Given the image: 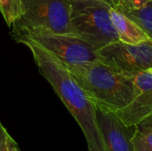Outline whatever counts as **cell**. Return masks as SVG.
<instances>
[{"instance_id": "1", "label": "cell", "mask_w": 152, "mask_h": 151, "mask_svg": "<svg viewBox=\"0 0 152 151\" xmlns=\"http://www.w3.org/2000/svg\"><path fill=\"white\" fill-rule=\"evenodd\" d=\"M30 50L40 74L52 85L81 128L89 151H108L96 118V107L70 74L66 65L28 40H20Z\"/></svg>"}, {"instance_id": "2", "label": "cell", "mask_w": 152, "mask_h": 151, "mask_svg": "<svg viewBox=\"0 0 152 151\" xmlns=\"http://www.w3.org/2000/svg\"><path fill=\"white\" fill-rule=\"evenodd\" d=\"M65 65L96 107L117 112L133 101V77L121 74L101 61Z\"/></svg>"}, {"instance_id": "3", "label": "cell", "mask_w": 152, "mask_h": 151, "mask_svg": "<svg viewBox=\"0 0 152 151\" xmlns=\"http://www.w3.org/2000/svg\"><path fill=\"white\" fill-rule=\"evenodd\" d=\"M12 26L15 39L39 33L73 35L69 0H21V12Z\"/></svg>"}, {"instance_id": "4", "label": "cell", "mask_w": 152, "mask_h": 151, "mask_svg": "<svg viewBox=\"0 0 152 151\" xmlns=\"http://www.w3.org/2000/svg\"><path fill=\"white\" fill-rule=\"evenodd\" d=\"M69 4L73 35L97 51L118 40L110 20V4L103 0H69Z\"/></svg>"}, {"instance_id": "5", "label": "cell", "mask_w": 152, "mask_h": 151, "mask_svg": "<svg viewBox=\"0 0 152 151\" xmlns=\"http://www.w3.org/2000/svg\"><path fill=\"white\" fill-rule=\"evenodd\" d=\"M28 40L65 64H78L100 61L98 51L82 38L71 34L39 33L15 39Z\"/></svg>"}, {"instance_id": "6", "label": "cell", "mask_w": 152, "mask_h": 151, "mask_svg": "<svg viewBox=\"0 0 152 151\" xmlns=\"http://www.w3.org/2000/svg\"><path fill=\"white\" fill-rule=\"evenodd\" d=\"M100 61L114 70L127 76L152 69V40L129 44L119 40L98 50Z\"/></svg>"}, {"instance_id": "7", "label": "cell", "mask_w": 152, "mask_h": 151, "mask_svg": "<svg viewBox=\"0 0 152 151\" xmlns=\"http://www.w3.org/2000/svg\"><path fill=\"white\" fill-rule=\"evenodd\" d=\"M96 118L107 150L135 151L133 137L136 126L126 125L116 112L100 107H96Z\"/></svg>"}, {"instance_id": "8", "label": "cell", "mask_w": 152, "mask_h": 151, "mask_svg": "<svg viewBox=\"0 0 152 151\" xmlns=\"http://www.w3.org/2000/svg\"><path fill=\"white\" fill-rule=\"evenodd\" d=\"M134 96L124 109L117 111L119 118L129 126H136L152 115V69L133 77Z\"/></svg>"}, {"instance_id": "9", "label": "cell", "mask_w": 152, "mask_h": 151, "mask_svg": "<svg viewBox=\"0 0 152 151\" xmlns=\"http://www.w3.org/2000/svg\"><path fill=\"white\" fill-rule=\"evenodd\" d=\"M110 15L119 41L129 44H138L151 39L134 20L117 8L111 7Z\"/></svg>"}, {"instance_id": "10", "label": "cell", "mask_w": 152, "mask_h": 151, "mask_svg": "<svg viewBox=\"0 0 152 151\" xmlns=\"http://www.w3.org/2000/svg\"><path fill=\"white\" fill-rule=\"evenodd\" d=\"M117 9L134 20L152 40V0L139 9H129L122 5Z\"/></svg>"}, {"instance_id": "11", "label": "cell", "mask_w": 152, "mask_h": 151, "mask_svg": "<svg viewBox=\"0 0 152 151\" xmlns=\"http://www.w3.org/2000/svg\"><path fill=\"white\" fill-rule=\"evenodd\" d=\"M135 151H152V126L138 125L133 137Z\"/></svg>"}, {"instance_id": "12", "label": "cell", "mask_w": 152, "mask_h": 151, "mask_svg": "<svg viewBox=\"0 0 152 151\" xmlns=\"http://www.w3.org/2000/svg\"><path fill=\"white\" fill-rule=\"evenodd\" d=\"M0 12L11 27L21 12V0H0Z\"/></svg>"}, {"instance_id": "13", "label": "cell", "mask_w": 152, "mask_h": 151, "mask_svg": "<svg viewBox=\"0 0 152 151\" xmlns=\"http://www.w3.org/2000/svg\"><path fill=\"white\" fill-rule=\"evenodd\" d=\"M9 136L10 134L0 120V151H10L8 144Z\"/></svg>"}, {"instance_id": "14", "label": "cell", "mask_w": 152, "mask_h": 151, "mask_svg": "<svg viewBox=\"0 0 152 151\" xmlns=\"http://www.w3.org/2000/svg\"><path fill=\"white\" fill-rule=\"evenodd\" d=\"M151 1V0H122V3L119 5L127 7L129 9H139L147 4Z\"/></svg>"}, {"instance_id": "15", "label": "cell", "mask_w": 152, "mask_h": 151, "mask_svg": "<svg viewBox=\"0 0 152 151\" xmlns=\"http://www.w3.org/2000/svg\"><path fill=\"white\" fill-rule=\"evenodd\" d=\"M8 144H9V150L10 151H20L19 146L16 143V142L12 138V136L10 135L8 138Z\"/></svg>"}, {"instance_id": "16", "label": "cell", "mask_w": 152, "mask_h": 151, "mask_svg": "<svg viewBox=\"0 0 152 151\" xmlns=\"http://www.w3.org/2000/svg\"><path fill=\"white\" fill-rule=\"evenodd\" d=\"M105 1L106 3H108L109 4H110L112 7H118L121 3H122V0H103Z\"/></svg>"}, {"instance_id": "17", "label": "cell", "mask_w": 152, "mask_h": 151, "mask_svg": "<svg viewBox=\"0 0 152 151\" xmlns=\"http://www.w3.org/2000/svg\"><path fill=\"white\" fill-rule=\"evenodd\" d=\"M139 125H151L152 126V115L150 117H148L147 118H145L142 123H140Z\"/></svg>"}, {"instance_id": "18", "label": "cell", "mask_w": 152, "mask_h": 151, "mask_svg": "<svg viewBox=\"0 0 152 151\" xmlns=\"http://www.w3.org/2000/svg\"><path fill=\"white\" fill-rule=\"evenodd\" d=\"M88 151H89V150H88Z\"/></svg>"}]
</instances>
